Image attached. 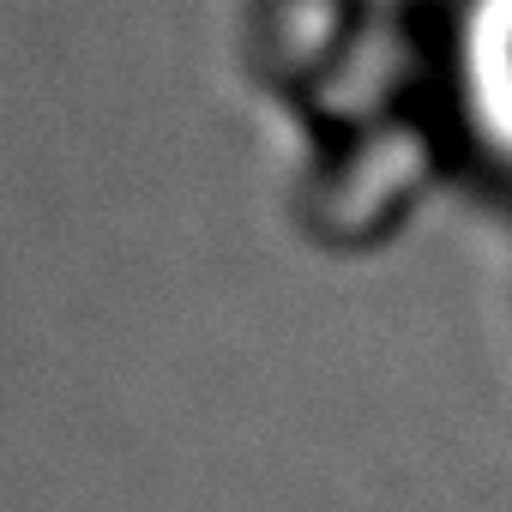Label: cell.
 <instances>
[{"label":"cell","mask_w":512,"mask_h":512,"mask_svg":"<svg viewBox=\"0 0 512 512\" xmlns=\"http://www.w3.org/2000/svg\"><path fill=\"white\" fill-rule=\"evenodd\" d=\"M464 97H470L476 127L512 157V0H470Z\"/></svg>","instance_id":"cell-1"}]
</instances>
